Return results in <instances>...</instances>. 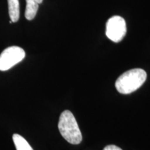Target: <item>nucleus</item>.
I'll list each match as a JSON object with an SVG mask.
<instances>
[{
	"mask_svg": "<svg viewBox=\"0 0 150 150\" xmlns=\"http://www.w3.org/2000/svg\"><path fill=\"white\" fill-rule=\"evenodd\" d=\"M43 0H26L27 6L25 10V18L28 20H32L36 16L39 4Z\"/></svg>",
	"mask_w": 150,
	"mask_h": 150,
	"instance_id": "obj_5",
	"label": "nucleus"
},
{
	"mask_svg": "<svg viewBox=\"0 0 150 150\" xmlns=\"http://www.w3.org/2000/svg\"><path fill=\"white\" fill-rule=\"evenodd\" d=\"M12 21H11V20H10V22H9V23H10V24H11V23H12Z\"/></svg>",
	"mask_w": 150,
	"mask_h": 150,
	"instance_id": "obj_9",
	"label": "nucleus"
},
{
	"mask_svg": "<svg viewBox=\"0 0 150 150\" xmlns=\"http://www.w3.org/2000/svg\"><path fill=\"white\" fill-rule=\"evenodd\" d=\"M147 79V73L140 68L128 70L117 78L115 88L120 93L127 95L141 87Z\"/></svg>",
	"mask_w": 150,
	"mask_h": 150,
	"instance_id": "obj_1",
	"label": "nucleus"
},
{
	"mask_svg": "<svg viewBox=\"0 0 150 150\" xmlns=\"http://www.w3.org/2000/svg\"><path fill=\"white\" fill-rule=\"evenodd\" d=\"M13 140L16 147V150H33L29 142L20 135L17 134L13 135Z\"/></svg>",
	"mask_w": 150,
	"mask_h": 150,
	"instance_id": "obj_7",
	"label": "nucleus"
},
{
	"mask_svg": "<svg viewBox=\"0 0 150 150\" xmlns=\"http://www.w3.org/2000/svg\"><path fill=\"white\" fill-rule=\"evenodd\" d=\"M127 25L125 19L120 16H112L106 22V35L114 42H119L125 38Z\"/></svg>",
	"mask_w": 150,
	"mask_h": 150,
	"instance_id": "obj_4",
	"label": "nucleus"
},
{
	"mask_svg": "<svg viewBox=\"0 0 150 150\" xmlns=\"http://www.w3.org/2000/svg\"><path fill=\"white\" fill-rule=\"evenodd\" d=\"M103 150H122V149L116 145H107L106 147H105Z\"/></svg>",
	"mask_w": 150,
	"mask_h": 150,
	"instance_id": "obj_8",
	"label": "nucleus"
},
{
	"mask_svg": "<svg viewBox=\"0 0 150 150\" xmlns=\"http://www.w3.org/2000/svg\"><path fill=\"white\" fill-rule=\"evenodd\" d=\"M59 130L61 136L72 145H78L82 141V134L77 122L72 112L65 110L59 117Z\"/></svg>",
	"mask_w": 150,
	"mask_h": 150,
	"instance_id": "obj_2",
	"label": "nucleus"
},
{
	"mask_svg": "<svg viewBox=\"0 0 150 150\" xmlns=\"http://www.w3.org/2000/svg\"><path fill=\"white\" fill-rule=\"evenodd\" d=\"M8 8L11 20L13 22H17L20 18L19 0H8Z\"/></svg>",
	"mask_w": 150,
	"mask_h": 150,
	"instance_id": "obj_6",
	"label": "nucleus"
},
{
	"mask_svg": "<svg viewBox=\"0 0 150 150\" xmlns=\"http://www.w3.org/2000/svg\"><path fill=\"white\" fill-rule=\"evenodd\" d=\"M25 57V52L18 46L5 49L0 54V70L6 71L21 62Z\"/></svg>",
	"mask_w": 150,
	"mask_h": 150,
	"instance_id": "obj_3",
	"label": "nucleus"
}]
</instances>
